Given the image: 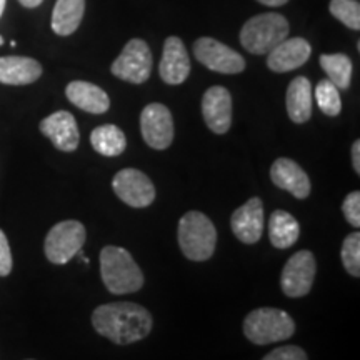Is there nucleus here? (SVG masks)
<instances>
[{"label":"nucleus","mask_w":360,"mask_h":360,"mask_svg":"<svg viewBox=\"0 0 360 360\" xmlns=\"http://www.w3.org/2000/svg\"><path fill=\"white\" fill-rule=\"evenodd\" d=\"M342 210H344L345 219L347 222L352 225V227L359 229L360 227V192H350L347 197H345L344 204H342Z\"/></svg>","instance_id":"nucleus-28"},{"label":"nucleus","mask_w":360,"mask_h":360,"mask_svg":"<svg viewBox=\"0 0 360 360\" xmlns=\"http://www.w3.org/2000/svg\"><path fill=\"white\" fill-rule=\"evenodd\" d=\"M295 322L281 309H255L244 321V334L252 344L267 345L294 335Z\"/></svg>","instance_id":"nucleus-5"},{"label":"nucleus","mask_w":360,"mask_h":360,"mask_svg":"<svg viewBox=\"0 0 360 360\" xmlns=\"http://www.w3.org/2000/svg\"><path fill=\"white\" fill-rule=\"evenodd\" d=\"M330 13L349 29H360V4L357 0H332Z\"/></svg>","instance_id":"nucleus-26"},{"label":"nucleus","mask_w":360,"mask_h":360,"mask_svg":"<svg viewBox=\"0 0 360 360\" xmlns=\"http://www.w3.org/2000/svg\"><path fill=\"white\" fill-rule=\"evenodd\" d=\"M300 225L285 210H274L269 220V238L277 249H289L299 240Z\"/></svg>","instance_id":"nucleus-22"},{"label":"nucleus","mask_w":360,"mask_h":360,"mask_svg":"<svg viewBox=\"0 0 360 360\" xmlns=\"http://www.w3.org/2000/svg\"><path fill=\"white\" fill-rule=\"evenodd\" d=\"M231 227L238 240L244 244H257L264 232V205L259 197H252L232 214Z\"/></svg>","instance_id":"nucleus-13"},{"label":"nucleus","mask_w":360,"mask_h":360,"mask_svg":"<svg viewBox=\"0 0 360 360\" xmlns=\"http://www.w3.org/2000/svg\"><path fill=\"white\" fill-rule=\"evenodd\" d=\"M342 264L350 276H360V233L352 232L342 245Z\"/></svg>","instance_id":"nucleus-27"},{"label":"nucleus","mask_w":360,"mask_h":360,"mask_svg":"<svg viewBox=\"0 0 360 360\" xmlns=\"http://www.w3.org/2000/svg\"><path fill=\"white\" fill-rule=\"evenodd\" d=\"M4 8H6V0H0V17H2Z\"/></svg>","instance_id":"nucleus-34"},{"label":"nucleus","mask_w":360,"mask_h":360,"mask_svg":"<svg viewBox=\"0 0 360 360\" xmlns=\"http://www.w3.org/2000/svg\"><path fill=\"white\" fill-rule=\"evenodd\" d=\"M90 143H92L94 150L105 157L120 155L127 147L124 132L114 124L101 125V127L94 129L90 134Z\"/></svg>","instance_id":"nucleus-23"},{"label":"nucleus","mask_w":360,"mask_h":360,"mask_svg":"<svg viewBox=\"0 0 360 360\" xmlns=\"http://www.w3.org/2000/svg\"><path fill=\"white\" fill-rule=\"evenodd\" d=\"M159 72L162 80L169 85H179L187 80L191 74V58L186 45L179 37H169L165 40Z\"/></svg>","instance_id":"nucleus-15"},{"label":"nucleus","mask_w":360,"mask_h":360,"mask_svg":"<svg viewBox=\"0 0 360 360\" xmlns=\"http://www.w3.org/2000/svg\"><path fill=\"white\" fill-rule=\"evenodd\" d=\"M310 53H312V47L305 39H285L269 52L267 65L272 72L283 74V72L295 70L304 65L309 60Z\"/></svg>","instance_id":"nucleus-16"},{"label":"nucleus","mask_w":360,"mask_h":360,"mask_svg":"<svg viewBox=\"0 0 360 360\" xmlns=\"http://www.w3.org/2000/svg\"><path fill=\"white\" fill-rule=\"evenodd\" d=\"M315 101L319 109L328 117H337L342 110L340 90L330 80H321L315 87Z\"/></svg>","instance_id":"nucleus-25"},{"label":"nucleus","mask_w":360,"mask_h":360,"mask_svg":"<svg viewBox=\"0 0 360 360\" xmlns=\"http://www.w3.org/2000/svg\"><path fill=\"white\" fill-rule=\"evenodd\" d=\"M4 44V37H2V35H0V45H2Z\"/></svg>","instance_id":"nucleus-35"},{"label":"nucleus","mask_w":360,"mask_h":360,"mask_svg":"<svg viewBox=\"0 0 360 360\" xmlns=\"http://www.w3.org/2000/svg\"><path fill=\"white\" fill-rule=\"evenodd\" d=\"M289 22L281 13H260L242 27L240 44L247 52L264 56L289 37Z\"/></svg>","instance_id":"nucleus-4"},{"label":"nucleus","mask_w":360,"mask_h":360,"mask_svg":"<svg viewBox=\"0 0 360 360\" xmlns=\"http://www.w3.org/2000/svg\"><path fill=\"white\" fill-rule=\"evenodd\" d=\"M110 70L117 79L125 82L143 84L152 72V52L148 45L141 39L129 40Z\"/></svg>","instance_id":"nucleus-7"},{"label":"nucleus","mask_w":360,"mask_h":360,"mask_svg":"<svg viewBox=\"0 0 360 360\" xmlns=\"http://www.w3.org/2000/svg\"><path fill=\"white\" fill-rule=\"evenodd\" d=\"M40 132L62 152H74L79 147V127L70 112L58 110L40 122Z\"/></svg>","instance_id":"nucleus-14"},{"label":"nucleus","mask_w":360,"mask_h":360,"mask_svg":"<svg viewBox=\"0 0 360 360\" xmlns=\"http://www.w3.org/2000/svg\"><path fill=\"white\" fill-rule=\"evenodd\" d=\"M257 2L264 4V6L267 7H281V6H285L289 0H257Z\"/></svg>","instance_id":"nucleus-32"},{"label":"nucleus","mask_w":360,"mask_h":360,"mask_svg":"<svg viewBox=\"0 0 360 360\" xmlns=\"http://www.w3.org/2000/svg\"><path fill=\"white\" fill-rule=\"evenodd\" d=\"M101 276L107 290L115 295L134 294L143 285V274L130 252L107 245L101 252Z\"/></svg>","instance_id":"nucleus-2"},{"label":"nucleus","mask_w":360,"mask_h":360,"mask_svg":"<svg viewBox=\"0 0 360 360\" xmlns=\"http://www.w3.org/2000/svg\"><path fill=\"white\" fill-rule=\"evenodd\" d=\"M179 245L188 260H209L217 245V231L212 220L195 210L187 212L179 222Z\"/></svg>","instance_id":"nucleus-3"},{"label":"nucleus","mask_w":360,"mask_h":360,"mask_svg":"<svg viewBox=\"0 0 360 360\" xmlns=\"http://www.w3.org/2000/svg\"><path fill=\"white\" fill-rule=\"evenodd\" d=\"M92 326L105 339L129 345L150 334L152 315L146 307L132 302H112L94 310Z\"/></svg>","instance_id":"nucleus-1"},{"label":"nucleus","mask_w":360,"mask_h":360,"mask_svg":"<svg viewBox=\"0 0 360 360\" xmlns=\"http://www.w3.org/2000/svg\"><path fill=\"white\" fill-rule=\"evenodd\" d=\"M321 67L337 89L345 90L350 87L352 60L345 53H323L321 56Z\"/></svg>","instance_id":"nucleus-24"},{"label":"nucleus","mask_w":360,"mask_h":360,"mask_svg":"<svg viewBox=\"0 0 360 360\" xmlns=\"http://www.w3.org/2000/svg\"><path fill=\"white\" fill-rule=\"evenodd\" d=\"M85 0H57L52 12V30L67 37L79 29L84 19Z\"/></svg>","instance_id":"nucleus-21"},{"label":"nucleus","mask_w":360,"mask_h":360,"mask_svg":"<svg viewBox=\"0 0 360 360\" xmlns=\"http://www.w3.org/2000/svg\"><path fill=\"white\" fill-rule=\"evenodd\" d=\"M285 105L294 124H305L312 115V85L305 77H295L287 89Z\"/></svg>","instance_id":"nucleus-20"},{"label":"nucleus","mask_w":360,"mask_h":360,"mask_svg":"<svg viewBox=\"0 0 360 360\" xmlns=\"http://www.w3.org/2000/svg\"><path fill=\"white\" fill-rule=\"evenodd\" d=\"M19 2L27 8H34V7H39L44 0H19Z\"/></svg>","instance_id":"nucleus-33"},{"label":"nucleus","mask_w":360,"mask_h":360,"mask_svg":"<svg viewBox=\"0 0 360 360\" xmlns=\"http://www.w3.org/2000/svg\"><path fill=\"white\" fill-rule=\"evenodd\" d=\"M42 75V65L30 57H0V84L27 85Z\"/></svg>","instance_id":"nucleus-19"},{"label":"nucleus","mask_w":360,"mask_h":360,"mask_svg":"<svg viewBox=\"0 0 360 360\" xmlns=\"http://www.w3.org/2000/svg\"><path fill=\"white\" fill-rule=\"evenodd\" d=\"M315 257L312 252L300 250L287 260L283 265L281 285L283 294L292 299L307 295L315 278Z\"/></svg>","instance_id":"nucleus-9"},{"label":"nucleus","mask_w":360,"mask_h":360,"mask_svg":"<svg viewBox=\"0 0 360 360\" xmlns=\"http://www.w3.org/2000/svg\"><path fill=\"white\" fill-rule=\"evenodd\" d=\"M85 227L79 220H64L51 229L45 237V255L52 264L62 265L72 260L85 244Z\"/></svg>","instance_id":"nucleus-6"},{"label":"nucleus","mask_w":360,"mask_h":360,"mask_svg":"<svg viewBox=\"0 0 360 360\" xmlns=\"http://www.w3.org/2000/svg\"><path fill=\"white\" fill-rule=\"evenodd\" d=\"M112 188L124 204L143 209L155 200V187L146 174L137 169H124L112 180Z\"/></svg>","instance_id":"nucleus-10"},{"label":"nucleus","mask_w":360,"mask_h":360,"mask_svg":"<svg viewBox=\"0 0 360 360\" xmlns=\"http://www.w3.org/2000/svg\"><path fill=\"white\" fill-rule=\"evenodd\" d=\"M202 114L207 127L214 134H225L232 124V97L225 87L215 85L204 94Z\"/></svg>","instance_id":"nucleus-12"},{"label":"nucleus","mask_w":360,"mask_h":360,"mask_svg":"<svg viewBox=\"0 0 360 360\" xmlns=\"http://www.w3.org/2000/svg\"><path fill=\"white\" fill-rule=\"evenodd\" d=\"M352 164L355 172L360 174V141H355L352 146Z\"/></svg>","instance_id":"nucleus-31"},{"label":"nucleus","mask_w":360,"mask_h":360,"mask_svg":"<svg viewBox=\"0 0 360 360\" xmlns=\"http://www.w3.org/2000/svg\"><path fill=\"white\" fill-rule=\"evenodd\" d=\"M12 272V252L4 231H0V277H7Z\"/></svg>","instance_id":"nucleus-30"},{"label":"nucleus","mask_w":360,"mask_h":360,"mask_svg":"<svg viewBox=\"0 0 360 360\" xmlns=\"http://www.w3.org/2000/svg\"><path fill=\"white\" fill-rule=\"evenodd\" d=\"M270 179L278 188L287 191L295 199H307L310 179L299 164L290 159H277L270 167Z\"/></svg>","instance_id":"nucleus-17"},{"label":"nucleus","mask_w":360,"mask_h":360,"mask_svg":"<svg viewBox=\"0 0 360 360\" xmlns=\"http://www.w3.org/2000/svg\"><path fill=\"white\" fill-rule=\"evenodd\" d=\"M262 360H309L307 354L300 347L295 345H285V347H278L272 352H269Z\"/></svg>","instance_id":"nucleus-29"},{"label":"nucleus","mask_w":360,"mask_h":360,"mask_svg":"<svg viewBox=\"0 0 360 360\" xmlns=\"http://www.w3.org/2000/svg\"><path fill=\"white\" fill-rule=\"evenodd\" d=\"M141 130L148 147L165 150L174 141L172 114L162 103H148L141 114Z\"/></svg>","instance_id":"nucleus-11"},{"label":"nucleus","mask_w":360,"mask_h":360,"mask_svg":"<svg viewBox=\"0 0 360 360\" xmlns=\"http://www.w3.org/2000/svg\"><path fill=\"white\" fill-rule=\"evenodd\" d=\"M65 96L75 107L89 114H105L110 107V98L105 90L84 80H74L67 85Z\"/></svg>","instance_id":"nucleus-18"},{"label":"nucleus","mask_w":360,"mask_h":360,"mask_svg":"<svg viewBox=\"0 0 360 360\" xmlns=\"http://www.w3.org/2000/svg\"><path fill=\"white\" fill-rule=\"evenodd\" d=\"M193 56L207 69L220 74H240L245 60L240 53L212 37H200L193 44Z\"/></svg>","instance_id":"nucleus-8"}]
</instances>
